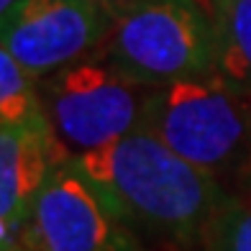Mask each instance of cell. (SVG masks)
<instances>
[{"instance_id": "4fadbf2b", "label": "cell", "mask_w": 251, "mask_h": 251, "mask_svg": "<svg viewBox=\"0 0 251 251\" xmlns=\"http://www.w3.org/2000/svg\"><path fill=\"white\" fill-rule=\"evenodd\" d=\"M16 3H21V0H0V16H3V13H8V10L13 8Z\"/></svg>"}, {"instance_id": "277c9868", "label": "cell", "mask_w": 251, "mask_h": 251, "mask_svg": "<svg viewBox=\"0 0 251 251\" xmlns=\"http://www.w3.org/2000/svg\"><path fill=\"white\" fill-rule=\"evenodd\" d=\"M151 87L123 77L105 59H82L44 82V113L67 162L141 128Z\"/></svg>"}, {"instance_id": "8992f818", "label": "cell", "mask_w": 251, "mask_h": 251, "mask_svg": "<svg viewBox=\"0 0 251 251\" xmlns=\"http://www.w3.org/2000/svg\"><path fill=\"white\" fill-rule=\"evenodd\" d=\"M33 251H146L79 169L67 162L51 169L28 218Z\"/></svg>"}, {"instance_id": "6da1fadb", "label": "cell", "mask_w": 251, "mask_h": 251, "mask_svg": "<svg viewBox=\"0 0 251 251\" xmlns=\"http://www.w3.org/2000/svg\"><path fill=\"white\" fill-rule=\"evenodd\" d=\"M72 164L128 228L190 238L208 233L226 205L208 172L144 128L77 156Z\"/></svg>"}, {"instance_id": "5b68a950", "label": "cell", "mask_w": 251, "mask_h": 251, "mask_svg": "<svg viewBox=\"0 0 251 251\" xmlns=\"http://www.w3.org/2000/svg\"><path fill=\"white\" fill-rule=\"evenodd\" d=\"M110 24L95 0H21L0 16V44L31 77L49 79L98 51Z\"/></svg>"}, {"instance_id": "3957f363", "label": "cell", "mask_w": 251, "mask_h": 251, "mask_svg": "<svg viewBox=\"0 0 251 251\" xmlns=\"http://www.w3.org/2000/svg\"><path fill=\"white\" fill-rule=\"evenodd\" d=\"M98 56L144 87L213 75V21L198 0H146L113 18Z\"/></svg>"}, {"instance_id": "9c48e42d", "label": "cell", "mask_w": 251, "mask_h": 251, "mask_svg": "<svg viewBox=\"0 0 251 251\" xmlns=\"http://www.w3.org/2000/svg\"><path fill=\"white\" fill-rule=\"evenodd\" d=\"M16 56L0 49V128H16L47 121L41 93Z\"/></svg>"}, {"instance_id": "7a4b0ae2", "label": "cell", "mask_w": 251, "mask_h": 251, "mask_svg": "<svg viewBox=\"0 0 251 251\" xmlns=\"http://www.w3.org/2000/svg\"><path fill=\"white\" fill-rule=\"evenodd\" d=\"M141 128L215 177L251 151V93L218 72L151 87Z\"/></svg>"}, {"instance_id": "ba28073f", "label": "cell", "mask_w": 251, "mask_h": 251, "mask_svg": "<svg viewBox=\"0 0 251 251\" xmlns=\"http://www.w3.org/2000/svg\"><path fill=\"white\" fill-rule=\"evenodd\" d=\"M205 13L215 31V72L251 93V0H215Z\"/></svg>"}, {"instance_id": "8fae6325", "label": "cell", "mask_w": 251, "mask_h": 251, "mask_svg": "<svg viewBox=\"0 0 251 251\" xmlns=\"http://www.w3.org/2000/svg\"><path fill=\"white\" fill-rule=\"evenodd\" d=\"M95 3L105 10L110 18H118V16H123V13H128L131 8L146 3V0H95Z\"/></svg>"}, {"instance_id": "52a82bcc", "label": "cell", "mask_w": 251, "mask_h": 251, "mask_svg": "<svg viewBox=\"0 0 251 251\" xmlns=\"http://www.w3.org/2000/svg\"><path fill=\"white\" fill-rule=\"evenodd\" d=\"M67 164L49 121L0 128V226H26L54 167Z\"/></svg>"}, {"instance_id": "5bb4252c", "label": "cell", "mask_w": 251, "mask_h": 251, "mask_svg": "<svg viewBox=\"0 0 251 251\" xmlns=\"http://www.w3.org/2000/svg\"><path fill=\"white\" fill-rule=\"evenodd\" d=\"M198 3H200V5H202V8H208V5H210V3H215V0H198Z\"/></svg>"}, {"instance_id": "30bf717a", "label": "cell", "mask_w": 251, "mask_h": 251, "mask_svg": "<svg viewBox=\"0 0 251 251\" xmlns=\"http://www.w3.org/2000/svg\"><path fill=\"white\" fill-rule=\"evenodd\" d=\"M208 233L213 251H251V200H226Z\"/></svg>"}, {"instance_id": "7c38bea8", "label": "cell", "mask_w": 251, "mask_h": 251, "mask_svg": "<svg viewBox=\"0 0 251 251\" xmlns=\"http://www.w3.org/2000/svg\"><path fill=\"white\" fill-rule=\"evenodd\" d=\"M0 251H33V249H31V244H28V236H26V238H21V241L10 244V246H3Z\"/></svg>"}]
</instances>
